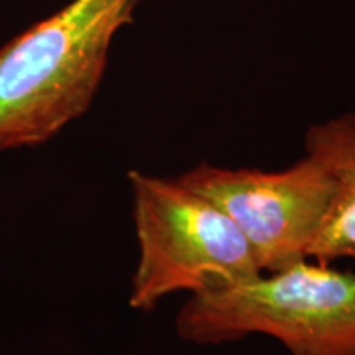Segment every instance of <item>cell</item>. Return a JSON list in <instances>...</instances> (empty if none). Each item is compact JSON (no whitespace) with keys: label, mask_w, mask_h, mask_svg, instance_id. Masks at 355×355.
Returning a JSON list of instances; mask_svg holds the SVG:
<instances>
[{"label":"cell","mask_w":355,"mask_h":355,"mask_svg":"<svg viewBox=\"0 0 355 355\" xmlns=\"http://www.w3.org/2000/svg\"><path fill=\"white\" fill-rule=\"evenodd\" d=\"M176 178L237 224L263 273L308 259L336 189L331 173L308 153L278 171L201 162Z\"/></svg>","instance_id":"cell-4"},{"label":"cell","mask_w":355,"mask_h":355,"mask_svg":"<svg viewBox=\"0 0 355 355\" xmlns=\"http://www.w3.org/2000/svg\"><path fill=\"white\" fill-rule=\"evenodd\" d=\"M304 153L313 155L334 178V196L308 259L331 265L355 260V112L313 123L304 133Z\"/></svg>","instance_id":"cell-5"},{"label":"cell","mask_w":355,"mask_h":355,"mask_svg":"<svg viewBox=\"0 0 355 355\" xmlns=\"http://www.w3.org/2000/svg\"><path fill=\"white\" fill-rule=\"evenodd\" d=\"M175 324L178 336L196 345L263 334L288 355H355V273L304 259L242 285L191 295Z\"/></svg>","instance_id":"cell-2"},{"label":"cell","mask_w":355,"mask_h":355,"mask_svg":"<svg viewBox=\"0 0 355 355\" xmlns=\"http://www.w3.org/2000/svg\"><path fill=\"white\" fill-rule=\"evenodd\" d=\"M139 261L128 304L152 311L173 293L217 291L260 277L255 250L214 202L178 178L128 171Z\"/></svg>","instance_id":"cell-3"},{"label":"cell","mask_w":355,"mask_h":355,"mask_svg":"<svg viewBox=\"0 0 355 355\" xmlns=\"http://www.w3.org/2000/svg\"><path fill=\"white\" fill-rule=\"evenodd\" d=\"M144 2L71 0L0 48V152L43 145L87 112Z\"/></svg>","instance_id":"cell-1"}]
</instances>
